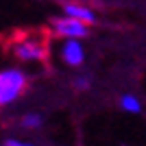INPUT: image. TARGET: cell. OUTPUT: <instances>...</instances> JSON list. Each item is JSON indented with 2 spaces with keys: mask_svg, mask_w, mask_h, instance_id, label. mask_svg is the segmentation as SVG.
I'll use <instances>...</instances> for the list:
<instances>
[{
  "mask_svg": "<svg viewBox=\"0 0 146 146\" xmlns=\"http://www.w3.org/2000/svg\"><path fill=\"white\" fill-rule=\"evenodd\" d=\"M61 9H63L66 15L76 18V20H81V22H85V24H96V22H98V15H96V13L92 11V9H87V7L79 5V2H63Z\"/></svg>",
  "mask_w": 146,
  "mask_h": 146,
  "instance_id": "5b68a950",
  "label": "cell"
},
{
  "mask_svg": "<svg viewBox=\"0 0 146 146\" xmlns=\"http://www.w3.org/2000/svg\"><path fill=\"white\" fill-rule=\"evenodd\" d=\"M52 29L46 26H20L0 33V70L24 68L26 74L50 72L52 55Z\"/></svg>",
  "mask_w": 146,
  "mask_h": 146,
  "instance_id": "6da1fadb",
  "label": "cell"
},
{
  "mask_svg": "<svg viewBox=\"0 0 146 146\" xmlns=\"http://www.w3.org/2000/svg\"><path fill=\"white\" fill-rule=\"evenodd\" d=\"M29 87V74L20 68L0 70V105L18 100Z\"/></svg>",
  "mask_w": 146,
  "mask_h": 146,
  "instance_id": "7a4b0ae2",
  "label": "cell"
},
{
  "mask_svg": "<svg viewBox=\"0 0 146 146\" xmlns=\"http://www.w3.org/2000/svg\"><path fill=\"white\" fill-rule=\"evenodd\" d=\"M50 29L55 35L61 37H72V39H79V37H87L90 35V29L85 26V22H81L76 18H52L50 20Z\"/></svg>",
  "mask_w": 146,
  "mask_h": 146,
  "instance_id": "3957f363",
  "label": "cell"
},
{
  "mask_svg": "<svg viewBox=\"0 0 146 146\" xmlns=\"http://www.w3.org/2000/svg\"><path fill=\"white\" fill-rule=\"evenodd\" d=\"M61 61H63L66 66H72V68L83 66V61H85V50H83V46H81L76 39L63 42V46H61Z\"/></svg>",
  "mask_w": 146,
  "mask_h": 146,
  "instance_id": "277c9868",
  "label": "cell"
},
{
  "mask_svg": "<svg viewBox=\"0 0 146 146\" xmlns=\"http://www.w3.org/2000/svg\"><path fill=\"white\" fill-rule=\"evenodd\" d=\"M120 107L124 111H131V113H140V111H142L140 100H137L133 94H124V96L120 98Z\"/></svg>",
  "mask_w": 146,
  "mask_h": 146,
  "instance_id": "8992f818",
  "label": "cell"
},
{
  "mask_svg": "<svg viewBox=\"0 0 146 146\" xmlns=\"http://www.w3.org/2000/svg\"><path fill=\"white\" fill-rule=\"evenodd\" d=\"M5 146H35V144H29V142H22V140H15V137H11V140H7Z\"/></svg>",
  "mask_w": 146,
  "mask_h": 146,
  "instance_id": "9c48e42d",
  "label": "cell"
},
{
  "mask_svg": "<svg viewBox=\"0 0 146 146\" xmlns=\"http://www.w3.org/2000/svg\"><path fill=\"white\" fill-rule=\"evenodd\" d=\"M72 85L76 87L79 92H87L92 87V76H90V74H79V76L72 81Z\"/></svg>",
  "mask_w": 146,
  "mask_h": 146,
  "instance_id": "ba28073f",
  "label": "cell"
},
{
  "mask_svg": "<svg viewBox=\"0 0 146 146\" xmlns=\"http://www.w3.org/2000/svg\"><path fill=\"white\" fill-rule=\"evenodd\" d=\"M44 124V118L39 113H26V116L20 118V127L24 129H39Z\"/></svg>",
  "mask_w": 146,
  "mask_h": 146,
  "instance_id": "52a82bcc",
  "label": "cell"
}]
</instances>
